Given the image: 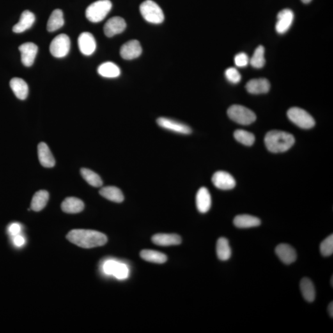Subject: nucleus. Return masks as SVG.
<instances>
[{"label": "nucleus", "instance_id": "1", "mask_svg": "<svg viewBox=\"0 0 333 333\" xmlns=\"http://www.w3.org/2000/svg\"><path fill=\"white\" fill-rule=\"evenodd\" d=\"M67 239L73 244L86 249L102 246L107 241L105 234L91 229H73L68 234Z\"/></svg>", "mask_w": 333, "mask_h": 333}, {"label": "nucleus", "instance_id": "2", "mask_svg": "<svg viewBox=\"0 0 333 333\" xmlns=\"http://www.w3.org/2000/svg\"><path fill=\"white\" fill-rule=\"evenodd\" d=\"M264 141L268 151L278 153L285 152L290 149L295 144V139L291 133L272 130L266 133Z\"/></svg>", "mask_w": 333, "mask_h": 333}, {"label": "nucleus", "instance_id": "3", "mask_svg": "<svg viewBox=\"0 0 333 333\" xmlns=\"http://www.w3.org/2000/svg\"><path fill=\"white\" fill-rule=\"evenodd\" d=\"M112 8L110 0H99L91 4L86 10V17L91 22H100L105 19Z\"/></svg>", "mask_w": 333, "mask_h": 333}, {"label": "nucleus", "instance_id": "4", "mask_svg": "<svg viewBox=\"0 0 333 333\" xmlns=\"http://www.w3.org/2000/svg\"><path fill=\"white\" fill-rule=\"evenodd\" d=\"M140 13L147 22L159 24L164 21V15L162 9L152 0H146L140 7Z\"/></svg>", "mask_w": 333, "mask_h": 333}, {"label": "nucleus", "instance_id": "5", "mask_svg": "<svg viewBox=\"0 0 333 333\" xmlns=\"http://www.w3.org/2000/svg\"><path fill=\"white\" fill-rule=\"evenodd\" d=\"M227 114L232 121L241 125H250L256 120L254 112L243 105H231L229 107Z\"/></svg>", "mask_w": 333, "mask_h": 333}, {"label": "nucleus", "instance_id": "6", "mask_svg": "<svg viewBox=\"0 0 333 333\" xmlns=\"http://www.w3.org/2000/svg\"><path fill=\"white\" fill-rule=\"evenodd\" d=\"M289 120L296 124L298 127L304 128V129H309L314 127L315 122L310 115L305 110L301 108L294 107L289 109L287 112Z\"/></svg>", "mask_w": 333, "mask_h": 333}, {"label": "nucleus", "instance_id": "7", "mask_svg": "<svg viewBox=\"0 0 333 333\" xmlns=\"http://www.w3.org/2000/svg\"><path fill=\"white\" fill-rule=\"evenodd\" d=\"M70 48V37L66 34H60L52 40L50 46V51L54 57L61 58L68 54Z\"/></svg>", "mask_w": 333, "mask_h": 333}, {"label": "nucleus", "instance_id": "8", "mask_svg": "<svg viewBox=\"0 0 333 333\" xmlns=\"http://www.w3.org/2000/svg\"><path fill=\"white\" fill-rule=\"evenodd\" d=\"M157 123L159 127L164 129L171 131L175 133L182 135H189L192 132V130L189 126L174 119L167 118H159L158 119Z\"/></svg>", "mask_w": 333, "mask_h": 333}, {"label": "nucleus", "instance_id": "9", "mask_svg": "<svg viewBox=\"0 0 333 333\" xmlns=\"http://www.w3.org/2000/svg\"><path fill=\"white\" fill-rule=\"evenodd\" d=\"M213 184L216 188L222 190L233 189L236 186V181L231 175L225 171H217L213 175Z\"/></svg>", "mask_w": 333, "mask_h": 333}, {"label": "nucleus", "instance_id": "10", "mask_svg": "<svg viewBox=\"0 0 333 333\" xmlns=\"http://www.w3.org/2000/svg\"><path fill=\"white\" fill-rule=\"evenodd\" d=\"M295 15L289 9H284L277 15V22L275 29L280 34H285L292 26Z\"/></svg>", "mask_w": 333, "mask_h": 333}, {"label": "nucleus", "instance_id": "11", "mask_svg": "<svg viewBox=\"0 0 333 333\" xmlns=\"http://www.w3.org/2000/svg\"><path fill=\"white\" fill-rule=\"evenodd\" d=\"M78 45L80 52L86 56L94 53L96 48V43L92 34L89 32H83L78 38Z\"/></svg>", "mask_w": 333, "mask_h": 333}, {"label": "nucleus", "instance_id": "12", "mask_svg": "<svg viewBox=\"0 0 333 333\" xmlns=\"http://www.w3.org/2000/svg\"><path fill=\"white\" fill-rule=\"evenodd\" d=\"M127 24L125 20L119 16H115L107 20L104 26V32L107 37H112L125 31Z\"/></svg>", "mask_w": 333, "mask_h": 333}, {"label": "nucleus", "instance_id": "13", "mask_svg": "<svg viewBox=\"0 0 333 333\" xmlns=\"http://www.w3.org/2000/svg\"><path fill=\"white\" fill-rule=\"evenodd\" d=\"M142 53V48L139 41L133 40L127 41L122 46L121 56L126 60H132L139 57Z\"/></svg>", "mask_w": 333, "mask_h": 333}, {"label": "nucleus", "instance_id": "14", "mask_svg": "<svg viewBox=\"0 0 333 333\" xmlns=\"http://www.w3.org/2000/svg\"><path fill=\"white\" fill-rule=\"evenodd\" d=\"M19 50L21 54V61L25 66L33 65L38 52V47L34 43L27 42L20 46Z\"/></svg>", "mask_w": 333, "mask_h": 333}, {"label": "nucleus", "instance_id": "15", "mask_svg": "<svg viewBox=\"0 0 333 333\" xmlns=\"http://www.w3.org/2000/svg\"><path fill=\"white\" fill-rule=\"evenodd\" d=\"M104 270L107 275H114L119 280L127 279L128 275L127 266L114 261H107L104 265Z\"/></svg>", "mask_w": 333, "mask_h": 333}, {"label": "nucleus", "instance_id": "16", "mask_svg": "<svg viewBox=\"0 0 333 333\" xmlns=\"http://www.w3.org/2000/svg\"><path fill=\"white\" fill-rule=\"evenodd\" d=\"M275 252L280 260L287 265L295 263L297 259L296 250L289 245L281 244L278 245Z\"/></svg>", "mask_w": 333, "mask_h": 333}, {"label": "nucleus", "instance_id": "17", "mask_svg": "<svg viewBox=\"0 0 333 333\" xmlns=\"http://www.w3.org/2000/svg\"><path fill=\"white\" fill-rule=\"evenodd\" d=\"M196 203L197 210L201 213H206L210 210L212 199L210 192L206 187H201L196 194Z\"/></svg>", "mask_w": 333, "mask_h": 333}, {"label": "nucleus", "instance_id": "18", "mask_svg": "<svg viewBox=\"0 0 333 333\" xmlns=\"http://www.w3.org/2000/svg\"><path fill=\"white\" fill-rule=\"evenodd\" d=\"M154 244L160 246H171L180 245L181 238L180 236L176 234H156L152 237Z\"/></svg>", "mask_w": 333, "mask_h": 333}, {"label": "nucleus", "instance_id": "19", "mask_svg": "<svg viewBox=\"0 0 333 333\" xmlns=\"http://www.w3.org/2000/svg\"><path fill=\"white\" fill-rule=\"evenodd\" d=\"M248 92L259 95L268 92L270 88V82L266 79H256L249 80L245 86Z\"/></svg>", "mask_w": 333, "mask_h": 333}, {"label": "nucleus", "instance_id": "20", "mask_svg": "<svg viewBox=\"0 0 333 333\" xmlns=\"http://www.w3.org/2000/svg\"><path fill=\"white\" fill-rule=\"evenodd\" d=\"M35 20V16L33 13L26 10L20 16L19 22L13 27V31L15 33H22L33 26Z\"/></svg>", "mask_w": 333, "mask_h": 333}, {"label": "nucleus", "instance_id": "21", "mask_svg": "<svg viewBox=\"0 0 333 333\" xmlns=\"http://www.w3.org/2000/svg\"><path fill=\"white\" fill-rule=\"evenodd\" d=\"M38 159L42 166L52 168L55 165V159L47 144L41 142L38 146Z\"/></svg>", "mask_w": 333, "mask_h": 333}, {"label": "nucleus", "instance_id": "22", "mask_svg": "<svg viewBox=\"0 0 333 333\" xmlns=\"http://www.w3.org/2000/svg\"><path fill=\"white\" fill-rule=\"evenodd\" d=\"M84 202L74 197H67L61 204L62 210L68 213H77L82 212L84 210Z\"/></svg>", "mask_w": 333, "mask_h": 333}, {"label": "nucleus", "instance_id": "23", "mask_svg": "<svg viewBox=\"0 0 333 333\" xmlns=\"http://www.w3.org/2000/svg\"><path fill=\"white\" fill-rule=\"evenodd\" d=\"M11 88L16 97L20 100H24L28 96L29 87L27 83L20 78H13L10 81Z\"/></svg>", "mask_w": 333, "mask_h": 333}, {"label": "nucleus", "instance_id": "24", "mask_svg": "<svg viewBox=\"0 0 333 333\" xmlns=\"http://www.w3.org/2000/svg\"><path fill=\"white\" fill-rule=\"evenodd\" d=\"M234 225L238 228H248L258 227L261 224V220L254 216L249 215H237L234 219Z\"/></svg>", "mask_w": 333, "mask_h": 333}, {"label": "nucleus", "instance_id": "25", "mask_svg": "<svg viewBox=\"0 0 333 333\" xmlns=\"http://www.w3.org/2000/svg\"><path fill=\"white\" fill-rule=\"evenodd\" d=\"M100 194L105 198L115 203H120L124 200L122 191L119 188L112 186L102 188L100 191Z\"/></svg>", "mask_w": 333, "mask_h": 333}, {"label": "nucleus", "instance_id": "26", "mask_svg": "<svg viewBox=\"0 0 333 333\" xmlns=\"http://www.w3.org/2000/svg\"><path fill=\"white\" fill-rule=\"evenodd\" d=\"M98 72L103 77L116 78L121 75V70L116 64L105 62L98 67Z\"/></svg>", "mask_w": 333, "mask_h": 333}, {"label": "nucleus", "instance_id": "27", "mask_svg": "<svg viewBox=\"0 0 333 333\" xmlns=\"http://www.w3.org/2000/svg\"><path fill=\"white\" fill-rule=\"evenodd\" d=\"M63 13L59 9L53 11L47 23L48 31L53 32L57 31L64 26Z\"/></svg>", "mask_w": 333, "mask_h": 333}, {"label": "nucleus", "instance_id": "28", "mask_svg": "<svg viewBox=\"0 0 333 333\" xmlns=\"http://www.w3.org/2000/svg\"><path fill=\"white\" fill-rule=\"evenodd\" d=\"M49 199V193L47 191L40 190L36 192L32 198L31 209L35 212H39L45 208Z\"/></svg>", "mask_w": 333, "mask_h": 333}, {"label": "nucleus", "instance_id": "29", "mask_svg": "<svg viewBox=\"0 0 333 333\" xmlns=\"http://www.w3.org/2000/svg\"><path fill=\"white\" fill-rule=\"evenodd\" d=\"M300 291L306 301L312 302L315 298V289L313 282L308 278H304L300 281Z\"/></svg>", "mask_w": 333, "mask_h": 333}, {"label": "nucleus", "instance_id": "30", "mask_svg": "<svg viewBox=\"0 0 333 333\" xmlns=\"http://www.w3.org/2000/svg\"><path fill=\"white\" fill-rule=\"evenodd\" d=\"M216 251H217L218 258L220 261H226L230 258L231 249L229 246L228 241L227 238L222 237L218 240Z\"/></svg>", "mask_w": 333, "mask_h": 333}, {"label": "nucleus", "instance_id": "31", "mask_svg": "<svg viewBox=\"0 0 333 333\" xmlns=\"http://www.w3.org/2000/svg\"><path fill=\"white\" fill-rule=\"evenodd\" d=\"M140 256L143 260L149 263L161 264L167 261L166 255L153 250H143L140 252Z\"/></svg>", "mask_w": 333, "mask_h": 333}, {"label": "nucleus", "instance_id": "32", "mask_svg": "<svg viewBox=\"0 0 333 333\" xmlns=\"http://www.w3.org/2000/svg\"><path fill=\"white\" fill-rule=\"evenodd\" d=\"M82 177L88 183L94 187H100L103 185V181L100 176L88 169L82 168L80 170Z\"/></svg>", "mask_w": 333, "mask_h": 333}, {"label": "nucleus", "instance_id": "33", "mask_svg": "<svg viewBox=\"0 0 333 333\" xmlns=\"http://www.w3.org/2000/svg\"><path fill=\"white\" fill-rule=\"evenodd\" d=\"M265 49L263 46H259L255 50L253 55L250 60V63L254 68L261 69L265 64Z\"/></svg>", "mask_w": 333, "mask_h": 333}, {"label": "nucleus", "instance_id": "34", "mask_svg": "<svg viewBox=\"0 0 333 333\" xmlns=\"http://www.w3.org/2000/svg\"><path fill=\"white\" fill-rule=\"evenodd\" d=\"M234 137L238 142L245 146H251L255 141L254 135L245 130H236L234 133Z\"/></svg>", "mask_w": 333, "mask_h": 333}, {"label": "nucleus", "instance_id": "35", "mask_svg": "<svg viewBox=\"0 0 333 333\" xmlns=\"http://www.w3.org/2000/svg\"><path fill=\"white\" fill-rule=\"evenodd\" d=\"M320 252L323 256H332L333 253V235H331L322 241L320 245Z\"/></svg>", "mask_w": 333, "mask_h": 333}, {"label": "nucleus", "instance_id": "36", "mask_svg": "<svg viewBox=\"0 0 333 333\" xmlns=\"http://www.w3.org/2000/svg\"><path fill=\"white\" fill-rule=\"evenodd\" d=\"M227 79L231 84H236L241 80V75L239 71L235 68H229L225 72Z\"/></svg>", "mask_w": 333, "mask_h": 333}, {"label": "nucleus", "instance_id": "37", "mask_svg": "<svg viewBox=\"0 0 333 333\" xmlns=\"http://www.w3.org/2000/svg\"><path fill=\"white\" fill-rule=\"evenodd\" d=\"M249 63V57L245 53H240L235 57V64L238 68H245Z\"/></svg>", "mask_w": 333, "mask_h": 333}, {"label": "nucleus", "instance_id": "38", "mask_svg": "<svg viewBox=\"0 0 333 333\" xmlns=\"http://www.w3.org/2000/svg\"><path fill=\"white\" fill-rule=\"evenodd\" d=\"M20 230H21V227L18 223H13L11 224L8 228L9 233L14 236L19 235Z\"/></svg>", "mask_w": 333, "mask_h": 333}, {"label": "nucleus", "instance_id": "39", "mask_svg": "<svg viewBox=\"0 0 333 333\" xmlns=\"http://www.w3.org/2000/svg\"><path fill=\"white\" fill-rule=\"evenodd\" d=\"M13 241L15 245L18 247L22 246V245H24L25 243L24 238L19 235L15 236Z\"/></svg>", "mask_w": 333, "mask_h": 333}, {"label": "nucleus", "instance_id": "40", "mask_svg": "<svg viewBox=\"0 0 333 333\" xmlns=\"http://www.w3.org/2000/svg\"><path fill=\"white\" fill-rule=\"evenodd\" d=\"M328 312H329L331 317H333V303L331 302L329 306H328Z\"/></svg>", "mask_w": 333, "mask_h": 333}, {"label": "nucleus", "instance_id": "41", "mask_svg": "<svg viewBox=\"0 0 333 333\" xmlns=\"http://www.w3.org/2000/svg\"><path fill=\"white\" fill-rule=\"evenodd\" d=\"M301 1L303 2V3L305 4H307L309 3L310 2H311L312 0H301Z\"/></svg>", "mask_w": 333, "mask_h": 333}, {"label": "nucleus", "instance_id": "42", "mask_svg": "<svg viewBox=\"0 0 333 333\" xmlns=\"http://www.w3.org/2000/svg\"><path fill=\"white\" fill-rule=\"evenodd\" d=\"M333 277H332V287H333Z\"/></svg>", "mask_w": 333, "mask_h": 333}]
</instances>
